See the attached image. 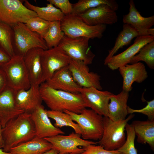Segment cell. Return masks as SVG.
Returning <instances> with one entry per match:
<instances>
[{
    "label": "cell",
    "mask_w": 154,
    "mask_h": 154,
    "mask_svg": "<svg viewBox=\"0 0 154 154\" xmlns=\"http://www.w3.org/2000/svg\"><path fill=\"white\" fill-rule=\"evenodd\" d=\"M78 15L85 23L90 26L112 25L118 21L116 11L105 4L91 8Z\"/></svg>",
    "instance_id": "cell-15"
},
{
    "label": "cell",
    "mask_w": 154,
    "mask_h": 154,
    "mask_svg": "<svg viewBox=\"0 0 154 154\" xmlns=\"http://www.w3.org/2000/svg\"><path fill=\"white\" fill-rule=\"evenodd\" d=\"M59 151L56 149L53 148L50 150L42 154H58Z\"/></svg>",
    "instance_id": "cell-41"
},
{
    "label": "cell",
    "mask_w": 154,
    "mask_h": 154,
    "mask_svg": "<svg viewBox=\"0 0 154 154\" xmlns=\"http://www.w3.org/2000/svg\"><path fill=\"white\" fill-rule=\"evenodd\" d=\"M0 154H11V153L10 152L4 151L2 148L0 147Z\"/></svg>",
    "instance_id": "cell-42"
},
{
    "label": "cell",
    "mask_w": 154,
    "mask_h": 154,
    "mask_svg": "<svg viewBox=\"0 0 154 154\" xmlns=\"http://www.w3.org/2000/svg\"><path fill=\"white\" fill-rule=\"evenodd\" d=\"M86 108H91L103 117H108V106L113 94L107 91H102L94 87L81 88L79 91Z\"/></svg>",
    "instance_id": "cell-12"
},
{
    "label": "cell",
    "mask_w": 154,
    "mask_h": 154,
    "mask_svg": "<svg viewBox=\"0 0 154 154\" xmlns=\"http://www.w3.org/2000/svg\"><path fill=\"white\" fill-rule=\"evenodd\" d=\"M12 27L0 20V47L11 57L15 55L13 48Z\"/></svg>",
    "instance_id": "cell-30"
},
{
    "label": "cell",
    "mask_w": 154,
    "mask_h": 154,
    "mask_svg": "<svg viewBox=\"0 0 154 154\" xmlns=\"http://www.w3.org/2000/svg\"><path fill=\"white\" fill-rule=\"evenodd\" d=\"M60 21L51 22L48 29L43 38L48 49L58 46L64 35L61 29Z\"/></svg>",
    "instance_id": "cell-31"
},
{
    "label": "cell",
    "mask_w": 154,
    "mask_h": 154,
    "mask_svg": "<svg viewBox=\"0 0 154 154\" xmlns=\"http://www.w3.org/2000/svg\"><path fill=\"white\" fill-rule=\"evenodd\" d=\"M15 92L7 86L0 94V123L3 128L10 120L25 112L16 104Z\"/></svg>",
    "instance_id": "cell-20"
},
{
    "label": "cell",
    "mask_w": 154,
    "mask_h": 154,
    "mask_svg": "<svg viewBox=\"0 0 154 154\" xmlns=\"http://www.w3.org/2000/svg\"><path fill=\"white\" fill-rule=\"evenodd\" d=\"M3 150L9 152L12 148L29 141L35 136L31 113L24 112L9 121L2 129Z\"/></svg>",
    "instance_id": "cell-1"
},
{
    "label": "cell",
    "mask_w": 154,
    "mask_h": 154,
    "mask_svg": "<svg viewBox=\"0 0 154 154\" xmlns=\"http://www.w3.org/2000/svg\"><path fill=\"white\" fill-rule=\"evenodd\" d=\"M43 50L38 48H33L28 51L23 56L31 85H40L41 83V55Z\"/></svg>",
    "instance_id": "cell-21"
},
{
    "label": "cell",
    "mask_w": 154,
    "mask_h": 154,
    "mask_svg": "<svg viewBox=\"0 0 154 154\" xmlns=\"http://www.w3.org/2000/svg\"><path fill=\"white\" fill-rule=\"evenodd\" d=\"M47 1L59 9L65 15L72 13V3L68 0H47Z\"/></svg>",
    "instance_id": "cell-37"
},
{
    "label": "cell",
    "mask_w": 154,
    "mask_h": 154,
    "mask_svg": "<svg viewBox=\"0 0 154 154\" xmlns=\"http://www.w3.org/2000/svg\"><path fill=\"white\" fill-rule=\"evenodd\" d=\"M45 82L53 88L72 93H79L82 88L75 81L68 66L56 71Z\"/></svg>",
    "instance_id": "cell-22"
},
{
    "label": "cell",
    "mask_w": 154,
    "mask_h": 154,
    "mask_svg": "<svg viewBox=\"0 0 154 154\" xmlns=\"http://www.w3.org/2000/svg\"><path fill=\"white\" fill-rule=\"evenodd\" d=\"M63 112L68 114L73 121L76 122L80 128L81 137L83 139L100 140L104 131L103 117L92 109L85 108L79 114L67 110Z\"/></svg>",
    "instance_id": "cell-3"
},
{
    "label": "cell",
    "mask_w": 154,
    "mask_h": 154,
    "mask_svg": "<svg viewBox=\"0 0 154 154\" xmlns=\"http://www.w3.org/2000/svg\"><path fill=\"white\" fill-rule=\"evenodd\" d=\"M154 41V36L150 35L137 37L133 43L122 52L114 55L108 61L106 65L112 70H115L130 63L132 58L147 44Z\"/></svg>",
    "instance_id": "cell-14"
},
{
    "label": "cell",
    "mask_w": 154,
    "mask_h": 154,
    "mask_svg": "<svg viewBox=\"0 0 154 154\" xmlns=\"http://www.w3.org/2000/svg\"><path fill=\"white\" fill-rule=\"evenodd\" d=\"M140 36L138 32L131 26L123 24L122 30L119 34L114 46L108 51V54L104 60V64L106 65L108 61L123 46L130 43L134 38Z\"/></svg>",
    "instance_id": "cell-26"
},
{
    "label": "cell",
    "mask_w": 154,
    "mask_h": 154,
    "mask_svg": "<svg viewBox=\"0 0 154 154\" xmlns=\"http://www.w3.org/2000/svg\"><path fill=\"white\" fill-rule=\"evenodd\" d=\"M103 4L109 6L115 11L119 8L118 4L114 0H79L72 4V13L80 15L91 8Z\"/></svg>",
    "instance_id": "cell-28"
},
{
    "label": "cell",
    "mask_w": 154,
    "mask_h": 154,
    "mask_svg": "<svg viewBox=\"0 0 154 154\" xmlns=\"http://www.w3.org/2000/svg\"><path fill=\"white\" fill-rule=\"evenodd\" d=\"M140 61L145 62L150 68L154 69V41L146 44L134 56L130 63L132 64Z\"/></svg>",
    "instance_id": "cell-32"
},
{
    "label": "cell",
    "mask_w": 154,
    "mask_h": 154,
    "mask_svg": "<svg viewBox=\"0 0 154 154\" xmlns=\"http://www.w3.org/2000/svg\"><path fill=\"white\" fill-rule=\"evenodd\" d=\"M134 116L133 114H130L125 119L118 121H113L108 117H103V134L98 143L108 150L119 149L126 141L125 126Z\"/></svg>",
    "instance_id": "cell-6"
},
{
    "label": "cell",
    "mask_w": 154,
    "mask_h": 154,
    "mask_svg": "<svg viewBox=\"0 0 154 154\" xmlns=\"http://www.w3.org/2000/svg\"><path fill=\"white\" fill-rule=\"evenodd\" d=\"M90 39L85 37L71 38L64 35L58 46L74 60L83 62L88 65L95 57L89 45Z\"/></svg>",
    "instance_id": "cell-10"
},
{
    "label": "cell",
    "mask_w": 154,
    "mask_h": 154,
    "mask_svg": "<svg viewBox=\"0 0 154 154\" xmlns=\"http://www.w3.org/2000/svg\"><path fill=\"white\" fill-rule=\"evenodd\" d=\"M129 4V12L123 16V24L131 26L140 36H154V29L151 28L154 25V15L149 17H143L136 8L133 0H130Z\"/></svg>",
    "instance_id": "cell-17"
},
{
    "label": "cell",
    "mask_w": 154,
    "mask_h": 154,
    "mask_svg": "<svg viewBox=\"0 0 154 154\" xmlns=\"http://www.w3.org/2000/svg\"><path fill=\"white\" fill-rule=\"evenodd\" d=\"M81 136L80 135L72 132L68 135L59 134L44 139L51 143L53 148L58 150V154H81L84 152V149L79 148L78 146L83 147L98 143V142L83 139Z\"/></svg>",
    "instance_id": "cell-11"
},
{
    "label": "cell",
    "mask_w": 154,
    "mask_h": 154,
    "mask_svg": "<svg viewBox=\"0 0 154 154\" xmlns=\"http://www.w3.org/2000/svg\"><path fill=\"white\" fill-rule=\"evenodd\" d=\"M31 117L35 127V137L45 138L64 134L52 124L42 104L31 113Z\"/></svg>",
    "instance_id": "cell-16"
},
{
    "label": "cell",
    "mask_w": 154,
    "mask_h": 154,
    "mask_svg": "<svg viewBox=\"0 0 154 154\" xmlns=\"http://www.w3.org/2000/svg\"><path fill=\"white\" fill-rule=\"evenodd\" d=\"M68 67L75 81L80 87L102 89L100 75L90 72L88 65L83 62L71 59Z\"/></svg>",
    "instance_id": "cell-13"
},
{
    "label": "cell",
    "mask_w": 154,
    "mask_h": 154,
    "mask_svg": "<svg viewBox=\"0 0 154 154\" xmlns=\"http://www.w3.org/2000/svg\"><path fill=\"white\" fill-rule=\"evenodd\" d=\"M118 69L123 78L122 90L128 92L132 90L134 82L142 83L148 76L145 66L140 62L127 64Z\"/></svg>",
    "instance_id": "cell-19"
},
{
    "label": "cell",
    "mask_w": 154,
    "mask_h": 154,
    "mask_svg": "<svg viewBox=\"0 0 154 154\" xmlns=\"http://www.w3.org/2000/svg\"><path fill=\"white\" fill-rule=\"evenodd\" d=\"M3 127L0 123V147L3 148L4 145V141L2 136Z\"/></svg>",
    "instance_id": "cell-40"
},
{
    "label": "cell",
    "mask_w": 154,
    "mask_h": 154,
    "mask_svg": "<svg viewBox=\"0 0 154 154\" xmlns=\"http://www.w3.org/2000/svg\"><path fill=\"white\" fill-rule=\"evenodd\" d=\"M12 27L14 33L12 45L15 55L24 56L29 50L35 48L48 49L43 38L31 31L25 24L19 23Z\"/></svg>",
    "instance_id": "cell-5"
},
{
    "label": "cell",
    "mask_w": 154,
    "mask_h": 154,
    "mask_svg": "<svg viewBox=\"0 0 154 154\" xmlns=\"http://www.w3.org/2000/svg\"><path fill=\"white\" fill-rule=\"evenodd\" d=\"M4 73L7 86L15 91L27 90L31 86L23 56L15 55L8 62L0 66Z\"/></svg>",
    "instance_id": "cell-7"
},
{
    "label": "cell",
    "mask_w": 154,
    "mask_h": 154,
    "mask_svg": "<svg viewBox=\"0 0 154 154\" xmlns=\"http://www.w3.org/2000/svg\"><path fill=\"white\" fill-rule=\"evenodd\" d=\"M7 86L5 75L3 71L0 69V94Z\"/></svg>",
    "instance_id": "cell-38"
},
{
    "label": "cell",
    "mask_w": 154,
    "mask_h": 154,
    "mask_svg": "<svg viewBox=\"0 0 154 154\" xmlns=\"http://www.w3.org/2000/svg\"><path fill=\"white\" fill-rule=\"evenodd\" d=\"M147 102V105L140 109H134L128 106L127 111L128 114H132L134 113H141L147 116L148 120H154V100Z\"/></svg>",
    "instance_id": "cell-35"
},
{
    "label": "cell",
    "mask_w": 154,
    "mask_h": 154,
    "mask_svg": "<svg viewBox=\"0 0 154 154\" xmlns=\"http://www.w3.org/2000/svg\"><path fill=\"white\" fill-rule=\"evenodd\" d=\"M129 92L122 90L119 93L113 94L108 106V117L113 121L125 119L128 114L127 102Z\"/></svg>",
    "instance_id": "cell-23"
},
{
    "label": "cell",
    "mask_w": 154,
    "mask_h": 154,
    "mask_svg": "<svg viewBox=\"0 0 154 154\" xmlns=\"http://www.w3.org/2000/svg\"><path fill=\"white\" fill-rule=\"evenodd\" d=\"M127 133L126 141L118 150L122 154H137V150L135 145V135L132 125L128 123L125 127Z\"/></svg>",
    "instance_id": "cell-33"
},
{
    "label": "cell",
    "mask_w": 154,
    "mask_h": 154,
    "mask_svg": "<svg viewBox=\"0 0 154 154\" xmlns=\"http://www.w3.org/2000/svg\"><path fill=\"white\" fill-rule=\"evenodd\" d=\"M71 59L65 52L58 46L43 50L41 55V83L49 79L57 71L68 66Z\"/></svg>",
    "instance_id": "cell-9"
},
{
    "label": "cell",
    "mask_w": 154,
    "mask_h": 154,
    "mask_svg": "<svg viewBox=\"0 0 154 154\" xmlns=\"http://www.w3.org/2000/svg\"><path fill=\"white\" fill-rule=\"evenodd\" d=\"M37 17L36 13L26 7L21 1L0 0V20L12 27Z\"/></svg>",
    "instance_id": "cell-8"
},
{
    "label": "cell",
    "mask_w": 154,
    "mask_h": 154,
    "mask_svg": "<svg viewBox=\"0 0 154 154\" xmlns=\"http://www.w3.org/2000/svg\"><path fill=\"white\" fill-rule=\"evenodd\" d=\"M65 154H78L75 153H66Z\"/></svg>",
    "instance_id": "cell-43"
},
{
    "label": "cell",
    "mask_w": 154,
    "mask_h": 154,
    "mask_svg": "<svg viewBox=\"0 0 154 154\" xmlns=\"http://www.w3.org/2000/svg\"><path fill=\"white\" fill-rule=\"evenodd\" d=\"M49 118L55 121L54 125L57 128H62L64 126H69L73 128L75 133L81 135L82 130L78 124L75 123L70 116L64 112L46 110Z\"/></svg>",
    "instance_id": "cell-29"
},
{
    "label": "cell",
    "mask_w": 154,
    "mask_h": 154,
    "mask_svg": "<svg viewBox=\"0 0 154 154\" xmlns=\"http://www.w3.org/2000/svg\"><path fill=\"white\" fill-rule=\"evenodd\" d=\"M39 90L42 101L50 110L62 112L67 110L79 114L86 108L79 93L56 90L50 87L45 82L39 85Z\"/></svg>",
    "instance_id": "cell-2"
},
{
    "label": "cell",
    "mask_w": 154,
    "mask_h": 154,
    "mask_svg": "<svg viewBox=\"0 0 154 154\" xmlns=\"http://www.w3.org/2000/svg\"><path fill=\"white\" fill-rule=\"evenodd\" d=\"M50 23L37 17L31 18L25 24L31 31L37 33L43 38L48 29Z\"/></svg>",
    "instance_id": "cell-34"
},
{
    "label": "cell",
    "mask_w": 154,
    "mask_h": 154,
    "mask_svg": "<svg viewBox=\"0 0 154 154\" xmlns=\"http://www.w3.org/2000/svg\"><path fill=\"white\" fill-rule=\"evenodd\" d=\"M14 98L19 108L29 113L42 105V101L39 85H31L27 90L15 91Z\"/></svg>",
    "instance_id": "cell-18"
},
{
    "label": "cell",
    "mask_w": 154,
    "mask_h": 154,
    "mask_svg": "<svg viewBox=\"0 0 154 154\" xmlns=\"http://www.w3.org/2000/svg\"><path fill=\"white\" fill-rule=\"evenodd\" d=\"M60 22L61 29L64 35L71 38L85 37L90 39L100 38L107 26L89 25L78 15L73 13L65 15Z\"/></svg>",
    "instance_id": "cell-4"
},
{
    "label": "cell",
    "mask_w": 154,
    "mask_h": 154,
    "mask_svg": "<svg viewBox=\"0 0 154 154\" xmlns=\"http://www.w3.org/2000/svg\"><path fill=\"white\" fill-rule=\"evenodd\" d=\"M24 1L26 7L34 11L38 17L47 21H61L65 16L59 9L50 3L47 4L46 7H40L33 5L27 0Z\"/></svg>",
    "instance_id": "cell-27"
},
{
    "label": "cell",
    "mask_w": 154,
    "mask_h": 154,
    "mask_svg": "<svg viewBox=\"0 0 154 154\" xmlns=\"http://www.w3.org/2000/svg\"><path fill=\"white\" fill-rule=\"evenodd\" d=\"M84 152L81 154H122L118 150H108L101 145H91L83 147Z\"/></svg>",
    "instance_id": "cell-36"
},
{
    "label": "cell",
    "mask_w": 154,
    "mask_h": 154,
    "mask_svg": "<svg viewBox=\"0 0 154 154\" xmlns=\"http://www.w3.org/2000/svg\"><path fill=\"white\" fill-rule=\"evenodd\" d=\"M53 148L51 144L45 139L35 137L12 148L9 152L11 154H42Z\"/></svg>",
    "instance_id": "cell-24"
},
{
    "label": "cell",
    "mask_w": 154,
    "mask_h": 154,
    "mask_svg": "<svg viewBox=\"0 0 154 154\" xmlns=\"http://www.w3.org/2000/svg\"><path fill=\"white\" fill-rule=\"evenodd\" d=\"M11 57L0 47V66L8 62Z\"/></svg>",
    "instance_id": "cell-39"
},
{
    "label": "cell",
    "mask_w": 154,
    "mask_h": 154,
    "mask_svg": "<svg viewBox=\"0 0 154 154\" xmlns=\"http://www.w3.org/2000/svg\"><path fill=\"white\" fill-rule=\"evenodd\" d=\"M133 126L138 142L142 144L147 143L151 149L154 150V120L145 121L134 120Z\"/></svg>",
    "instance_id": "cell-25"
}]
</instances>
